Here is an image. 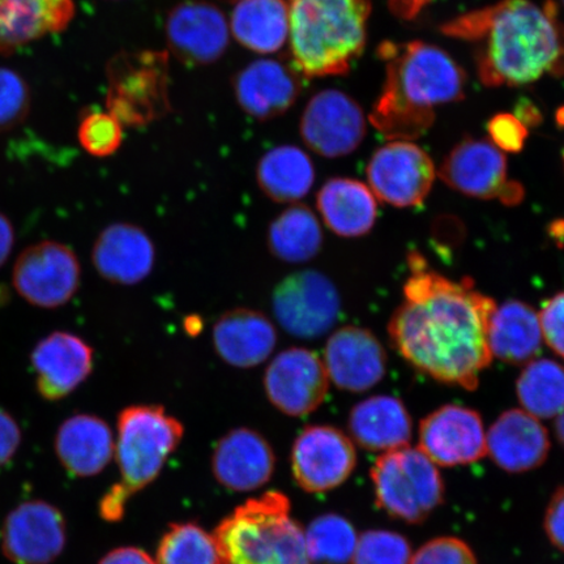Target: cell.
<instances>
[{
    "instance_id": "6da1fadb",
    "label": "cell",
    "mask_w": 564,
    "mask_h": 564,
    "mask_svg": "<svg viewBox=\"0 0 564 564\" xmlns=\"http://www.w3.org/2000/svg\"><path fill=\"white\" fill-rule=\"evenodd\" d=\"M404 302L388 324L393 347L413 368L438 382L478 387L489 368V322L497 303L476 291L470 279L448 280L411 257Z\"/></svg>"
},
{
    "instance_id": "7a4b0ae2",
    "label": "cell",
    "mask_w": 564,
    "mask_h": 564,
    "mask_svg": "<svg viewBox=\"0 0 564 564\" xmlns=\"http://www.w3.org/2000/svg\"><path fill=\"white\" fill-rule=\"evenodd\" d=\"M448 37L476 46L484 86L523 87L545 75H564V25L553 0H500L441 26Z\"/></svg>"
},
{
    "instance_id": "3957f363",
    "label": "cell",
    "mask_w": 564,
    "mask_h": 564,
    "mask_svg": "<svg viewBox=\"0 0 564 564\" xmlns=\"http://www.w3.org/2000/svg\"><path fill=\"white\" fill-rule=\"evenodd\" d=\"M386 82L370 122L388 140L413 141L432 129L436 108L462 101L464 69L435 45L386 41L378 48Z\"/></svg>"
},
{
    "instance_id": "277c9868",
    "label": "cell",
    "mask_w": 564,
    "mask_h": 564,
    "mask_svg": "<svg viewBox=\"0 0 564 564\" xmlns=\"http://www.w3.org/2000/svg\"><path fill=\"white\" fill-rule=\"evenodd\" d=\"M371 0H291L289 42L307 77L344 75L364 53Z\"/></svg>"
},
{
    "instance_id": "5b68a950",
    "label": "cell",
    "mask_w": 564,
    "mask_h": 564,
    "mask_svg": "<svg viewBox=\"0 0 564 564\" xmlns=\"http://www.w3.org/2000/svg\"><path fill=\"white\" fill-rule=\"evenodd\" d=\"M183 438L182 423L160 405H133L118 417L117 463L121 479L100 503L106 521L123 518L132 496L152 484Z\"/></svg>"
},
{
    "instance_id": "8992f818",
    "label": "cell",
    "mask_w": 564,
    "mask_h": 564,
    "mask_svg": "<svg viewBox=\"0 0 564 564\" xmlns=\"http://www.w3.org/2000/svg\"><path fill=\"white\" fill-rule=\"evenodd\" d=\"M215 539L224 564H312L305 533L279 491L250 499L223 520Z\"/></svg>"
},
{
    "instance_id": "52a82bcc",
    "label": "cell",
    "mask_w": 564,
    "mask_h": 564,
    "mask_svg": "<svg viewBox=\"0 0 564 564\" xmlns=\"http://www.w3.org/2000/svg\"><path fill=\"white\" fill-rule=\"evenodd\" d=\"M380 510L408 524H420L444 500V482L438 468L409 446L384 453L370 471Z\"/></svg>"
},
{
    "instance_id": "ba28073f",
    "label": "cell",
    "mask_w": 564,
    "mask_h": 564,
    "mask_svg": "<svg viewBox=\"0 0 564 564\" xmlns=\"http://www.w3.org/2000/svg\"><path fill=\"white\" fill-rule=\"evenodd\" d=\"M274 317L289 335L313 340L327 334L340 314L334 282L317 271H302L282 280L272 295Z\"/></svg>"
},
{
    "instance_id": "9c48e42d",
    "label": "cell",
    "mask_w": 564,
    "mask_h": 564,
    "mask_svg": "<svg viewBox=\"0 0 564 564\" xmlns=\"http://www.w3.org/2000/svg\"><path fill=\"white\" fill-rule=\"evenodd\" d=\"M109 80L108 108L121 124L148 123L165 109V55L118 56L109 67Z\"/></svg>"
},
{
    "instance_id": "30bf717a",
    "label": "cell",
    "mask_w": 564,
    "mask_h": 564,
    "mask_svg": "<svg viewBox=\"0 0 564 564\" xmlns=\"http://www.w3.org/2000/svg\"><path fill=\"white\" fill-rule=\"evenodd\" d=\"M80 276L76 253L66 245L45 241L21 253L13 267L12 281L21 297L31 305L55 308L74 297Z\"/></svg>"
},
{
    "instance_id": "8fae6325",
    "label": "cell",
    "mask_w": 564,
    "mask_h": 564,
    "mask_svg": "<svg viewBox=\"0 0 564 564\" xmlns=\"http://www.w3.org/2000/svg\"><path fill=\"white\" fill-rule=\"evenodd\" d=\"M366 175L378 199L409 208L420 206L432 192L435 165L412 141L394 140L372 154Z\"/></svg>"
},
{
    "instance_id": "7c38bea8",
    "label": "cell",
    "mask_w": 564,
    "mask_h": 564,
    "mask_svg": "<svg viewBox=\"0 0 564 564\" xmlns=\"http://www.w3.org/2000/svg\"><path fill=\"white\" fill-rule=\"evenodd\" d=\"M440 176L451 188L477 199H500L513 206L524 196L523 186L507 180L503 151L485 139L457 144L443 161Z\"/></svg>"
},
{
    "instance_id": "4fadbf2b",
    "label": "cell",
    "mask_w": 564,
    "mask_h": 564,
    "mask_svg": "<svg viewBox=\"0 0 564 564\" xmlns=\"http://www.w3.org/2000/svg\"><path fill=\"white\" fill-rule=\"evenodd\" d=\"M268 400L280 412L302 417L316 411L326 400L329 378L323 359L305 348L279 352L264 372Z\"/></svg>"
},
{
    "instance_id": "5bb4252c",
    "label": "cell",
    "mask_w": 564,
    "mask_h": 564,
    "mask_svg": "<svg viewBox=\"0 0 564 564\" xmlns=\"http://www.w3.org/2000/svg\"><path fill=\"white\" fill-rule=\"evenodd\" d=\"M357 453L349 436L328 425H312L294 442L292 469L295 481L307 492L338 488L352 474Z\"/></svg>"
},
{
    "instance_id": "9a60e30c",
    "label": "cell",
    "mask_w": 564,
    "mask_h": 564,
    "mask_svg": "<svg viewBox=\"0 0 564 564\" xmlns=\"http://www.w3.org/2000/svg\"><path fill=\"white\" fill-rule=\"evenodd\" d=\"M365 112L344 91L323 90L310 100L301 121L302 139L319 156H348L366 137Z\"/></svg>"
},
{
    "instance_id": "2e32d148",
    "label": "cell",
    "mask_w": 564,
    "mask_h": 564,
    "mask_svg": "<svg viewBox=\"0 0 564 564\" xmlns=\"http://www.w3.org/2000/svg\"><path fill=\"white\" fill-rule=\"evenodd\" d=\"M66 541L65 518L44 500L17 507L2 529L3 553L15 564H51L62 554Z\"/></svg>"
},
{
    "instance_id": "e0dca14e",
    "label": "cell",
    "mask_w": 564,
    "mask_h": 564,
    "mask_svg": "<svg viewBox=\"0 0 564 564\" xmlns=\"http://www.w3.org/2000/svg\"><path fill=\"white\" fill-rule=\"evenodd\" d=\"M420 448L435 465L446 468L481 460L488 454L481 415L460 405L436 409L421 422Z\"/></svg>"
},
{
    "instance_id": "ac0fdd59",
    "label": "cell",
    "mask_w": 564,
    "mask_h": 564,
    "mask_svg": "<svg viewBox=\"0 0 564 564\" xmlns=\"http://www.w3.org/2000/svg\"><path fill=\"white\" fill-rule=\"evenodd\" d=\"M329 382L340 390L365 392L386 376L387 356L369 329L348 326L328 338L323 358Z\"/></svg>"
},
{
    "instance_id": "d6986e66",
    "label": "cell",
    "mask_w": 564,
    "mask_h": 564,
    "mask_svg": "<svg viewBox=\"0 0 564 564\" xmlns=\"http://www.w3.org/2000/svg\"><path fill=\"white\" fill-rule=\"evenodd\" d=\"M32 366L41 397L48 401L65 399L94 370V349L79 336L54 333L34 348Z\"/></svg>"
},
{
    "instance_id": "ffe728a7",
    "label": "cell",
    "mask_w": 564,
    "mask_h": 564,
    "mask_svg": "<svg viewBox=\"0 0 564 564\" xmlns=\"http://www.w3.org/2000/svg\"><path fill=\"white\" fill-rule=\"evenodd\" d=\"M169 46L189 65H209L227 51L229 25L217 7L206 2L176 6L167 18Z\"/></svg>"
},
{
    "instance_id": "44dd1931",
    "label": "cell",
    "mask_w": 564,
    "mask_h": 564,
    "mask_svg": "<svg viewBox=\"0 0 564 564\" xmlns=\"http://www.w3.org/2000/svg\"><path fill=\"white\" fill-rule=\"evenodd\" d=\"M276 457L271 444L256 430H231L218 441L212 457V469L225 488L247 492L270 481Z\"/></svg>"
},
{
    "instance_id": "7402d4cb",
    "label": "cell",
    "mask_w": 564,
    "mask_h": 564,
    "mask_svg": "<svg viewBox=\"0 0 564 564\" xmlns=\"http://www.w3.org/2000/svg\"><path fill=\"white\" fill-rule=\"evenodd\" d=\"M486 451L500 469L525 474L545 463L550 451L549 433L532 414L511 409L486 433Z\"/></svg>"
},
{
    "instance_id": "603a6c76",
    "label": "cell",
    "mask_w": 564,
    "mask_h": 564,
    "mask_svg": "<svg viewBox=\"0 0 564 564\" xmlns=\"http://www.w3.org/2000/svg\"><path fill=\"white\" fill-rule=\"evenodd\" d=\"M91 260L105 280L119 285H137L150 276L156 249L150 236L137 225L118 223L96 239Z\"/></svg>"
},
{
    "instance_id": "cb8c5ba5",
    "label": "cell",
    "mask_w": 564,
    "mask_h": 564,
    "mask_svg": "<svg viewBox=\"0 0 564 564\" xmlns=\"http://www.w3.org/2000/svg\"><path fill=\"white\" fill-rule=\"evenodd\" d=\"M276 344V328L270 317L257 310H230L218 317L214 327L218 357L235 368H257L272 355Z\"/></svg>"
},
{
    "instance_id": "d4e9b609",
    "label": "cell",
    "mask_w": 564,
    "mask_h": 564,
    "mask_svg": "<svg viewBox=\"0 0 564 564\" xmlns=\"http://www.w3.org/2000/svg\"><path fill=\"white\" fill-rule=\"evenodd\" d=\"M55 451L63 467L76 477L100 474L115 455L111 429L91 414H76L62 423L55 436Z\"/></svg>"
},
{
    "instance_id": "484cf974",
    "label": "cell",
    "mask_w": 564,
    "mask_h": 564,
    "mask_svg": "<svg viewBox=\"0 0 564 564\" xmlns=\"http://www.w3.org/2000/svg\"><path fill=\"white\" fill-rule=\"evenodd\" d=\"M349 432L359 447L390 453L408 446L413 423L403 401L387 394L366 399L349 414Z\"/></svg>"
},
{
    "instance_id": "4316f807",
    "label": "cell",
    "mask_w": 564,
    "mask_h": 564,
    "mask_svg": "<svg viewBox=\"0 0 564 564\" xmlns=\"http://www.w3.org/2000/svg\"><path fill=\"white\" fill-rule=\"evenodd\" d=\"M241 108L259 119L282 115L297 100L300 83L292 69L278 61L251 63L239 73L235 83Z\"/></svg>"
},
{
    "instance_id": "83f0119b",
    "label": "cell",
    "mask_w": 564,
    "mask_h": 564,
    "mask_svg": "<svg viewBox=\"0 0 564 564\" xmlns=\"http://www.w3.org/2000/svg\"><path fill=\"white\" fill-rule=\"evenodd\" d=\"M74 13V0H0V53L65 31Z\"/></svg>"
},
{
    "instance_id": "f1b7e54d",
    "label": "cell",
    "mask_w": 564,
    "mask_h": 564,
    "mask_svg": "<svg viewBox=\"0 0 564 564\" xmlns=\"http://www.w3.org/2000/svg\"><path fill=\"white\" fill-rule=\"evenodd\" d=\"M316 207L327 228L344 238L368 235L378 217L376 195L365 183L350 178L324 183Z\"/></svg>"
},
{
    "instance_id": "f546056e",
    "label": "cell",
    "mask_w": 564,
    "mask_h": 564,
    "mask_svg": "<svg viewBox=\"0 0 564 564\" xmlns=\"http://www.w3.org/2000/svg\"><path fill=\"white\" fill-rule=\"evenodd\" d=\"M488 340L491 356L500 361L517 366L531 362L542 343L539 313L524 302H505L490 317Z\"/></svg>"
},
{
    "instance_id": "4dcf8cb0",
    "label": "cell",
    "mask_w": 564,
    "mask_h": 564,
    "mask_svg": "<svg viewBox=\"0 0 564 564\" xmlns=\"http://www.w3.org/2000/svg\"><path fill=\"white\" fill-rule=\"evenodd\" d=\"M230 24L239 44L256 53H276L289 40V4L285 0H238Z\"/></svg>"
},
{
    "instance_id": "1f68e13d",
    "label": "cell",
    "mask_w": 564,
    "mask_h": 564,
    "mask_svg": "<svg viewBox=\"0 0 564 564\" xmlns=\"http://www.w3.org/2000/svg\"><path fill=\"white\" fill-rule=\"evenodd\" d=\"M257 181L271 200L295 203L312 189L315 169L313 161L299 147L280 145L260 159Z\"/></svg>"
},
{
    "instance_id": "d6a6232c",
    "label": "cell",
    "mask_w": 564,
    "mask_h": 564,
    "mask_svg": "<svg viewBox=\"0 0 564 564\" xmlns=\"http://www.w3.org/2000/svg\"><path fill=\"white\" fill-rule=\"evenodd\" d=\"M323 231L312 208L293 204L274 218L268 229V247L285 263H305L321 252Z\"/></svg>"
},
{
    "instance_id": "836d02e7",
    "label": "cell",
    "mask_w": 564,
    "mask_h": 564,
    "mask_svg": "<svg viewBox=\"0 0 564 564\" xmlns=\"http://www.w3.org/2000/svg\"><path fill=\"white\" fill-rule=\"evenodd\" d=\"M523 411L539 420L554 419L564 409V368L552 359L528 362L517 384Z\"/></svg>"
},
{
    "instance_id": "e575fe53",
    "label": "cell",
    "mask_w": 564,
    "mask_h": 564,
    "mask_svg": "<svg viewBox=\"0 0 564 564\" xmlns=\"http://www.w3.org/2000/svg\"><path fill=\"white\" fill-rule=\"evenodd\" d=\"M357 542L355 527L337 513L316 518L305 533L306 552L312 564H350Z\"/></svg>"
},
{
    "instance_id": "d590c367",
    "label": "cell",
    "mask_w": 564,
    "mask_h": 564,
    "mask_svg": "<svg viewBox=\"0 0 564 564\" xmlns=\"http://www.w3.org/2000/svg\"><path fill=\"white\" fill-rule=\"evenodd\" d=\"M158 564H224L214 534L194 523L173 524L161 539Z\"/></svg>"
},
{
    "instance_id": "8d00e7d4",
    "label": "cell",
    "mask_w": 564,
    "mask_h": 564,
    "mask_svg": "<svg viewBox=\"0 0 564 564\" xmlns=\"http://www.w3.org/2000/svg\"><path fill=\"white\" fill-rule=\"evenodd\" d=\"M412 555L404 535L373 529L358 538L351 564H411Z\"/></svg>"
},
{
    "instance_id": "74e56055",
    "label": "cell",
    "mask_w": 564,
    "mask_h": 564,
    "mask_svg": "<svg viewBox=\"0 0 564 564\" xmlns=\"http://www.w3.org/2000/svg\"><path fill=\"white\" fill-rule=\"evenodd\" d=\"M122 140V124L110 112H91L79 127L80 144L95 158L111 156L119 150Z\"/></svg>"
},
{
    "instance_id": "f35d334b",
    "label": "cell",
    "mask_w": 564,
    "mask_h": 564,
    "mask_svg": "<svg viewBox=\"0 0 564 564\" xmlns=\"http://www.w3.org/2000/svg\"><path fill=\"white\" fill-rule=\"evenodd\" d=\"M30 90L11 69L0 68V131L11 129L26 116Z\"/></svg>"
},
{
    "instance_id": "ab89813d",
    "label": "cell",
    "mask_w": 564,
    "mask_h": 564,
    "mask_svg": "<svg viewBox=\"0 0 564 564\" xmlns=\"http://www.w3.org/2000/svg\"><path fill=\"white\" fill-rule=\"evenodd\" d=\"M411 564H478L467 542L455 538H440L426 542L412 555Z\"/></svg>"
},
{
    "instance_id": "60d3db41",
    "label": "cell",
    "mask_w": 564,
    "mask_h": 564,
    "mask_svg": "<svg viewBox=\"0 0 564 564\" xmlns=\"http://www.w3.org/2000/svg\"><path fill=\"white\" fill-rule=\"evenodd\" d=\"M491 143L500 151L517 153L523 150L528 129L520 119L509 112H502L490 119L488 124Z\"/></svg>"
},
{
    "instance_id": "b9f144b4",
    "label": "cell",
    "mask_w": 564,
    "mask_h": 564,
    "mask_svg": "<svg viewBox=\"0 0 564 564\" xmlns=\"http://www.w3.org/2000/svg\"><path fill=\"white\" fill-rule=\"evenodd\" d=\"M539 315L542 337L550 349L564 358V292L550 299Z\"/></svg>"
},
{
    "instance_id": "7bdbcfd3",
    "label": "cell",
    "mask_w": 564,
    "mask_h": 564,
    "mask_svg": "<svg viewBox=\"0 0 564 564\" xmlns=\"http://www.w3.org/2000/svg\"><path fill=\"white\" fill-rule=\"evenodd\" d=\"M544 528L550 542L564 553V486L550 499Z\"/></svg>"
},
{
    "instance_id": "ee69618b",
    "label": "cell",
    "mask_w": 564,
    "mask_h": 564,
    "mask_svg": "<svg viewBox=\"0 0 564 564\" xmlns=\"http://www.w3.org/2000/svg\"><path fill=\"white\" fill-rule=\"evenodd\" d=\"M21 432L18 422L11 414L0 409V468L9 464L18 453Z\"/></svg>"
},
{
    "instance_id": "f6af8a7d",
    "label": "cell",
    "mask_w": 564,
    "mask_h": 564,
    "mask_svg": "<svg viewBox=\"0 0 564 564\" xmlns=\"http://www.w3.org/2000/svg\"><path fill=\"white\" fill-rule=\"evenodd\" d=\"M98 564H158L143 550L137 547H119L105 555Z\"/></svg>"
},
{
    "instance_id": "bcb514c9",
    "label": "cell",
    "mask_w": 564,
    "mask_h": 564,
    "mask_svg": "<svg viewBox=\"0 0 564 564\" xmlns=\"http://www.w3.org/2000/svg\"><path fill=\"white\" fill-rule=\"evenodd\" d=\"M432 0H388V7L394 17L401 20H413Z\"/></svg>"
},
{
    "instance_id": "7dc6e473",
    "label": "cell",
    "mask_w": 564,
    "mask_h": 564,
    "mask_svg": "<svg viewBox=\"0 0 564 564\" xmlns=\"http://www.w3.org/2000/svg\"><path fill=\"white\" fill-rule=\"evenodd\" d=\"M13 243H15V232L9 218L0 214V267L9 259Z\"/></svg>"
},
{
    "instance_id": "c3c4849f",
    "label": "cell",
    "mask_w": 564,
    "mask_h": 564,
    "mask_svg": "<svg viewBox=\"0 0 564 564\" xmlns=\"http://www.w3.org/2000/svg\"><path fill=\"white\" fill-rule=\"evenodd\" d=\"M517 116L521 123L525 127L538 126L541 123V115L538 109L534 108L533 104L521 100L517 106Z\"/></svg>"
},
{
    "instance_id": "681fc988",
    "label": "cell",
    "mask_w": 564,
    "mask_h": 564,
    "mask_svg": "<svg viewBox=\"0 0 564 564\" xmlns=\"http://www.w3.org/2000/svg\"><path fill=\"white\" fill-rule=\"evenodd\" d=\"M203 326L204 323L202 317L197 315L187 316L185 323H183V327H185L186 333L192 336L199 335Z\"/></svg>"
},
{
    "instance_id": "f907efd6",
    "label": "cell",
    "mask_w": 564,
    "mask_h": 564,
    "mask_svg": "<svg viewBox=\"0 0 564 564\" xmlns=\"http://www.w3.org/2000/svg\"><path fill=\"white\" fill-rule=\"evenodd\" d=\"M555 421V434L556 438H558L560 443L564 447V409L563 411L556 415Z\"/></svg>"
},
{
    "instance_id": "816d5d0a",
    "label": "cell",
    "mask_w": 564,
    "mask_h": 564,
    "mask_svg": "<svg viewBox=\"0 0 564 564\" xmlns=\"http://www.w3.org/2000/svg\"><path fill=\"white\" fill-rule=\"evenodd\" d=\"M563 4H564V0H562Z\"/></svg>"
}]
</instances>
